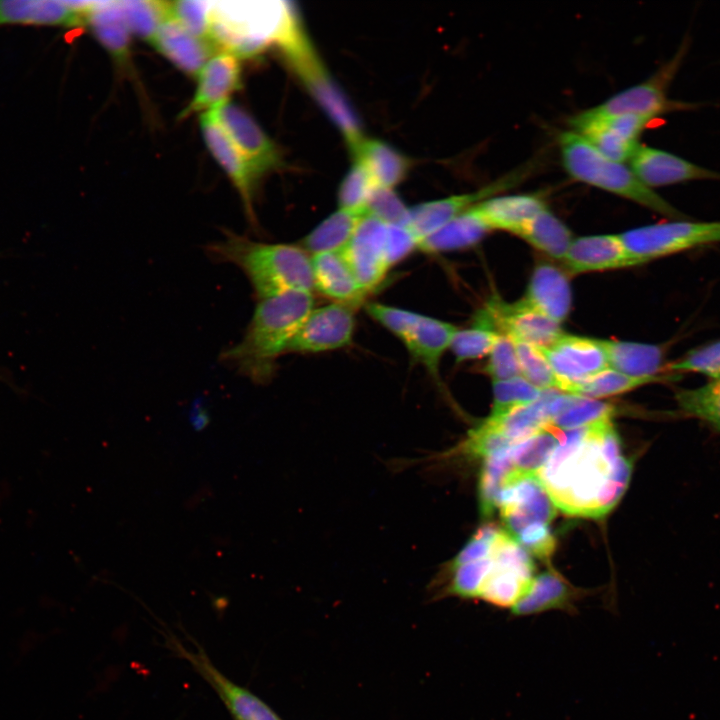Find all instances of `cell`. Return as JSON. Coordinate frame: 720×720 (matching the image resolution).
Here are the masks:
<instances>
[{
  "label": "cell",
  "instance_id": "1",
  "mask_svg": "<svg viewBox=\"0 0 720 720\" xmlns=\"http://www.w3.org/2000/svg\"><path fill=\"white\" fill-rule=\"evenodd\" d=\"M632 464L621 453L611 419L562 430L560 442L537 477L564 513L598 518L625 492Z\"/></svg>",
  "mask_w": 720,
  "mask_h": 720
},
{
  "label": "cell",
  "instance_id": "2",
  "mask_svg": "<svg viewBox=\"0 0 720 720\" xmlns=\"http://www.w3.org/2000/svg\"><path fill=\"white\" fill-rule=\"evenodd\" d=\"M314 308L312 292L291 291L258 300L241 340L221 360L256 384L269 383L277 360Z\"/></svg>",
  "mask_w": 720,
  "mask_h": 720
},
{
  "label": "cell",
  "instance_id": "3",
  "mask_svg": "<svg viewBox=\"0 0 720 720\" xmlns=\"http://www.w3.org/2000/svg\"><path fill=\"white\" fill-rule=\"evenodd\" d=\"M211 42L218 51L239 59L254 56L270 44L286 57L310 44L295 9L285 1L212 2Z\"/></svg>",
  "mask_w": 720,
  "mask_h": 720
},
{
  "label": "cell",
  "instance_id": "4",
  "mask_svg": "<svg viewBox=\"0 0 720 720\" xmlns=\"http://www.w3.org/2000/svg\"><path fill=\"white\" fill-rule=\"evenodd\" d=\"M207 252L215 262L238 267L258 300L314 290L311 255L300 245L258 242L226 232L221 240L208 245Z\"/></svg>",
  "mask_w": 720,
  "mask_h": 720
},
{
  "label": "cell",
  "instance_id": "5",
  "mask_svg": "<svg viewBox=\"0 0 720 720\" xmlns=\"http://www.w3.org/2000/svg\"><path fill=\"white\" fill-rule=\"evenodd\" d=\"M558 144L563 167L575 180L626 198L671 220L689 218L646 186L629 166L607 158L574 131L562 132Z\"/></svg>",
  "mask_w": 720,
  "mask_h": 720
},
{
  "label": "cell",
  "instance_id": "6",
  "mask_svg": "<svg viewBox=\"0 0 720 720\" xmlns=\"http://www.w3.org/2000/svg\"><path fill=\"white\" fill-rule=\"evenodd\" d=\"M365 310L402 342L411 358L421 364L442 388L440 362L459 328L443 320L381 303H367Z\"/></svg>",
  "mask_w": 720,
  "mask_h": 720
},
{
  "label": "cell",
  "instance_id": "7",
  "mask_svg": "<svg viewBox=\"0 0 720 720\" xmlns=\"http://www.w3.org/2000/svg\"><path fill=\"white\" fill-rule=\"evenodd\" d=\"M634 265L720 243V220L678 219L637 227L619 234Z\"/></svg>",
  "mask_w": 720,
  "mask_h": 720
},
{
  "label": "cell",
  "instance_id": "8",
  "mask_svg": "<svg viewBox=\"0 0 720 720\" xmlns=\"http://www.w3.org/2000/svg\"><path fill=\"white\" fill-rule=\"evenodd\" d=\"M688 49L689 39L685 38L675 54L647 80L616 93L593 109L605 115L633 114L652 119L666 113L698 109L700 103L675 100L668 96L669 87Z\"/></svg>",
  "mask_w": 720,
  "mask_h": 720
},
{
  "label": "cell",
  "instance_id": "9",
  "mask_svg": "<svg viewBox=\"0 0 720 720\" xmlns=\"http://www.w3.org/2000/svg\"><path fill=\"white\" fill-rule=\"evenodd\" d=\"M473 325L538 348L550 346L564 334L559 323L530 307L522 299L506 303L495 296L476 314Z\"/></svg>",
  "mask_w": 720,
  "mask_h": 720
},
{
  "label": "cell",
  "instance_id": "10",
  "mask_svg": "<svg viewBox=\"0 0 720 720\" xmlns=\"http://www.w3.org/2000/svg\"><path fill=\"white\" fill-rule=\"evenodd\" d=\"M653 120L633 114L605 115L591 108L571 117L569 124L601 154L623 163L629 161L640 144L638 138Z\"/></svg>",
  "mask_w": 720,
  "mask_h": 720
},
{
  "label": "cell",
  "instance_id": "11",
  "mask_svg": "<svg viewBox=\"0 0 720 720\" xmlns=\"http://www.w3.org/2000/svg\"><path fill=\"white\" fill-rule=\"evenodd\" d=\"M360 302H332L313 308L290 341L287 352L320 353L351 344Z\"/></svg>",
  "mask_w": 720,
  "mask_h": 720
},
{
  "label": "cell",
  "instance_id": "12",
  "mask_svg": "<svg viewBox=\"0 0 720 720\" xmlns=\"http://www.w3.org/2000/svg\"><path fill=\"white\" fill-rule=\"evenodd\" d=\"M390 224L368 214L342 249L361 285L370 292L392 268L389 255Z\"/></svg>",
  "mask_w": 720,
  "mask_h": 720
},
{
  "label": "cell",
  "instance_id": "13",
  "mask_svg": "<svg viewBox=\"0 0 720 720\" xmlns=\"http://www.w3.org/2000/svg\"><path fill=\"white\" fill-rule=\"evenodd\" d=\"M523 175L521 171L513 172L478 191L418 204L408 209L407 218L402 226L413 235L420 246L425 239L455 217L477 203L510 188Z\"/></svg>",
  "mask_w": 720,
  "mask_h": 720
},
{
  "label": "cell",
  "instance_id": "14",
  "mask_svg": "<svg viewBox=\"0 0 720 720\" xmlns=\"http://www.w3.org/2000/svg\"><path fill=\"white\" fill-rule=\"evenodd\" d=\"M539 349L556 374L563 393L608 368L599 339L564 333L550 346Z\"/></svg>",
  "mask_w": 720,
  "mask_h": 720
},
{
  "label": "cell",
  "instance_id": "15",
  "mask_svg": "<svg viewBox=\"0 0 720 720\" xmlns=\"http://www.w3.org/2000/svg\"><path fill=\"white\" fill-rule=\"evenodd\" d=\"M212 111L258 178L280 166L277 146L244 109L229 100Z\"/></svg>",
  "mask_w": 720,
  "mask_h": 720
},
{
  "label": "cell",
  "instance_id": "16",
  "mask_svg": "<svg viewBox=\"0 0 720 720\" xmlns=\"http://www.w3.org/2000/svg\"><path fill=\"white\" fill-rule=\"evenodd\" d=\"M172 648L213 688L234 720H282L258 696L220 672L201 648L189 651L177 641L173 642Z\"/></svg>",
  "mask_w": 720,
  "mask_h": 720
},
{
  "label": "cell",
  "instance_id": "17",
  "mask_svg": "<svg viewBox=\"0 0 720 720\" xmlns=\"http://www.w3.org/2000/svg\"><path fill=\"white\" fill-rule=\"evenodd\" d=\"M629 167L648 187L684 184L693 181H720V172L701 167L674 153L639 144Z\"/></svg>",
  "mask_w": 720,
  "mask_h": 720
},
{
  "label": "cell",
  "instance_id": "18",
  "mask_svg": "<svg viewBox=\"0 0 720 720\" xmlns=\"http://www.w3.org/2000/svg\"><path fill=\"white\" fill-rule=\"evenodd\" d=\"M205 145L237 189L250 220H254L253 201L258 177L218 122L212 110L200 117Z\"/></svg>",
  "mask_w": 720,
  "mask_h": 720
},
{
  "label": "cell",
  "instance_id": "19",
  "mask_svg": "<svg viewBox=\"0 0 720 720\" xmlns=\"http://www.w3.org/2000/svg\"><path fill=\"white\" fill-rule=\"evenodd\" d=\"M197 78L194 96L180 113L179 119L207 112L229 101V97L240 88L239 58L230 52L219 51L207 61Z\"/></svg>",
  "mask_w": 720,
  "mask_h": 720
},
{
  "label": "cell",
  "instance_id": "20",
  "mask_svg": "<svg viewBox=\"0 0 720 720\" xmlns=\"http://www.w3.org/2000/svg\"><path fill=\"white\" fill-rule=\"evenodd\" d=\"M155 49L179 70L197 77L207 61L217 52L212 44L190 33L168 11L160 22L151 42Z\"/></svg>",
  "mask_w": 720,
  "mask_h": 720
},
{
  "label": "cell",
  "instance_id": "21",
  "mask_svg": "<svg viewBox=\"0 0 720 720\" xmlns=\"http://www.w3.org/2000/svg\"><path fill=\"white\" fill-rule=\"evenodd\" d=\"M86 2L0 0V27L29 25L73 28L85 24Z\"/></svg>",
  "mask_w": 720,
  "mask_h": 720
},
{
  "label": "cell",
  "instance_id": "22",
  "mask_svg": "<svg viewBox=\"0 0 720 720\" xmlns=\"http://www.w3.org/2000/svg\"><path fill=\"white\" fill-rule=\"evenodd\" d=\"M314 290L333 302H360L368 292L359 282L343 250L311 255Z\"/></svg>",
  "mask_w": 720,
  "mask_h": 720
},
{
  "label": "cell",
  "instance_id": "23",
  "mask_svg": "<svg viewBox=\"0 0 720 720\" xmlns=\"http://www.w3.org/2000/svg\"><path fill=\"white\" fill-rule=\"evenodd\" d=\"M572 273L635 266L618 235H590L573 239L562 260Z\"/></svg>",
  "mask_w": 720,
  "mask_h": 720
},
{
  "label": "cell",
  "instance_id": "24",
  "mask_svg": "<svg viewBox=\"0 0 720 720\" xmlns=\"http://www.w3.org/2000/svg\"><path fill=\"white\" fill-rule=\"evenodd\" d=\"M571 298V288L566 273L544 262L535 266L522 300L560 324L569 314Z\"/></svg>",
  "mask_w": 720,
  "mask_h": 720
},
{
  "label": "cell",
  "instance_id": "25",
  "mask_svg": "<svg viewBox=\"0 0 720 720\" xmlns=\"http://www.w3.org/2000/svg\"><path fill=\"white\" fill-rule=\"evenodd\" d=\"M608 368L633 377H657L668 374L666 347L659 344L600 340Z\"/></svg>",
  "mask_w": 720,
  "mask_h": 720
},
{
  "label": "cell",
  "instance_id": "26",
  "mask_svg": "<svg viewBox=\"0 0 720 720\" xmlns=\"http://www.w3.org/2000/svg\"><path fill=\"white\" fill-rule=\"evenodd\" d=\"M85 25L121 67L130 57V31L119 1L86 2Z\"/></svg>",
  "mask_w": 720,
  "mask_h": 720
},
{
  "label": "cell",
  "instance_id": "27",
  "mask_svg": "<svg viewBox=\"0 0 720 720\" xmlns=\"http://www.w3.org/2000/svg\"><path fill=\"white\" fill-rule=\"evenodd\" d=\"M489 227L518 235L546 207L534 194L489 197L475 205Z\"/></svg>",
  "mask_w": 720,
  "mask_h": 720
},
{
  "label": "cell",
  "instance_id": "28",
  "mask_svg": "<svg viewBox=\"0 0 720 720\" xmlns=\"http://www.w3.org/2000/svg\"><path fill=\"white\" fill-rule=\"evenodd\" d=\"M301 79L342 131L348 145L351 147L359 142L364 137L359 120L342 92L330 80L323 66L302 76Z\"/></svg>",
  "mask_w": 720,
  "mask_h": 720
},
{
  "label": "cell",
  "instance_id": "29",
  "mask_svg": "<svg viewBox=\"0 0 720 720\" xmlns=\"http://www.w3.org/2000/svg\"><path fill=\"white\" fill-rule=\"evenodd\" d=\"M579 593L554 572L535 577L528 593L510 610L513 616H530L550 610H575L574 602Z\"/></svg>",
  "mask_w": 720,
  "mask_h": 720
},
{
  "label": "cell",
  "instance_id": "30",
  "mask_svg": "<svg viewBox=\"0 0 720 720\" xmlns=\"http://www.w3.org/2000/svg\"><path fill=\"white\" fill-rule=\"evenodd\" d=\"M490 231L492 229L474 205L425 239L418 249L425 253H440L469 248Z\"/></svg>",
  "mask_w": 720,
  "mask_h": 720
},
{
  "label": "cell",
  "instance_id": "31",
  "mask_svg": "<svg viewBox=\"0 0 720 720\" xmlns=\"http://www.w3.org/2000/svg\"><path fill=\"white\" fill-rule=\"evenodd\" d=\"M370 214L367 207L339 208L317 225L301 241L310 255L343 249L351 240L361 221Z\"/></svg>",
  "mask_w": 720,
  "mask_h": 720
},
{
  "label": "cell",
  "instance_id": "32",
  "mask_svg": "<svg viewBox=\"0 0 720 720\" xmlns=\"http://www.w3.org/2000/svg\"><path fill=\"white\" fill-rule=\"evenodd\" d=\"M350 149L354 158L364 163L376 187L392 189L406 176L407 159L384 142L363 137Z\"/></svg>",
  "mask_w": 720,
  "mask_h": 720
},
{
  "label": "cell",
  "instance_id": "33",
  "mask_svg": "<svg viewBox=\"0 0 720 720\" xmlns=\"http://www.w3.org/2000/svg\"><path fill=\"white\" fill-rule=\"evenodd\" d=\"M546 255L563 260L573 241L569 228L545 208L537 214L518 234Z\"/></svg>",
  "mask_w": 720,
  "mask_h": 720
},
{
  "label": "cell",
  "instance_id": "34",
  "mask_svg": "<svg viewBox=\"0 0 720 720\" xmlns=\"http://www.w3.org/2000/svg\"><path fill=\"white\" fill-rule=\"evenodd\" d=\"M556 391L544 390L534 403L513 410L501 418L487 419L494 423L512 443L517 444L550 424L548 404Z\"/></svg>",
  "mask_w": 720,
  "mask_h": 720
},
{
  "label": "cell",
  "instance_id": "35",
  "mask_svg": "<svg viewBox=\"0 0 720 720\" xmlns=\"http://www.w3.org/2000/svg\"><path fill=\"white\" fill-rule=\"evenodd\" d=\"M679 375L668 373L657 377H633L607 368L592 378L573 386L567 393L592 399L626 393L646 384L674 381Z\"/></svg>",
  "mask_w": 720,
  "mask_h": 720
},
{
  "label": "cell",
  "instance_id": "36",
  "mask_svg": "<svg viewBox=\"0 0 720 720\" xmlns=\"http://www.w3.org/2000/svg\"><path fill=\"white\" fill-rule=\"evenodd\" d=\"M534 578L512 568L494 565L479 599L500 608L511 609L528 593Z\"/></svg>",
  "mask_w": 720,
  "mask_h": 720
},
{
  "label": "cell",
  "instance_id": "37",
  "mask_svg": "<svg viewBox=\"0 0 720 720\" xmlns=\"http://www.w3.org/2000/svg\"><path fill=\"white\" fill-rule=\"evenodd\" d=\"M562 430L547 425L533 436L511 448V459L515 468L525 474L537 475L548 462L558 446Z\"/></svg>",
  "mask_w": 720,
  "mask_h": 720
},
{
  "label": "cell",
  "instance_id": "38",
  "mask_svg": "<svg viewBox=\"0 0 720 720\" xmlns=\"http://www.w3.org/2000/svg\"><path fill=\"white\" fill-rule=\"evenodd\" d=\"M675 400L680 411L720 433V377L696 388H679Z\"/></svg>",
  "mask_w": 720,
  "mask_h": 720
},
{
  "label": "cell",
  "instance_id": "39",
  "mask_svg": "<svg viewBox=\"0 0 720 720\" xmlns=\"http://www.w3.org/2000/svg\"><path fill=\"white\" fill-rule=\"evenodd\" d=\"M511 448L496 453L484 461L479 485L480 510L484 516H490L498 507L499 494L504 482L508 474L515 469L511 459Z\"/></svg>",
  "mask_w": 720,
  "mask_h": 720
},
{
  "label": "cell",
  "instance_id": "40",
  "mask_svg": "<svg viewBox=\"0 0 720 720\" xmlns=\"http://www.w3.org/2000/svg\"><path fill=\"white\" fill-rule=\"evenodd\" d=\"M614 411L609 403L569 394L565 407L551 420L550 425L561 430L576 429L611 419Z\"/></svg>",
  "mask_w": 720,
  "mask_h": 720
},
{
  "label": "cell",
  "instance_id": "41",
  "mask_svg": "<svg viewBox=\"0 0 720 720\" xmlns=\"http://www.w3.org/2000/svg\"><path fill=\"white\" fill-rule=\"evenodd\" d=\"M542 390L530 384L521 375L493 381V409L490 418H501L513 410L527 406L537 401Z\"/></svg>",
  "mask_w": 720,
  "mask_h": 720
},
{
  "label": "cell",
  "instance_id": "42",
  "mask_svg": "<svg viewBox=\"0 0 720 720\" xmlns=\"http://www.w3.org/2000/svg\"><path fill=\"white\" fill-rule=\"evenodd\" d=\"M119 5L130 33L151 43L166 14L167 1L129 0Z\"/></svg>",
  "mask_w": 720,
  "mask_h": 720
},
{
  "label": "cell",
  "instance_id": "43",
  "mask_svg": "<svg viewBox=\"0 0 720 720\" xmlns=\"http://www.w3.org/2000/svg\"><path fill=\"white\" fill-rule=\"evenodd\" d=\"M513 342L520 375L542 391L551 389L560 391V382L542 351L528 343Z\"/></svg>",
  "mask_w": 720,
  "mask_h": 720
},
{
  "label": "cell",
  "instance_id": "44",
  "mask_svg": "<svg viewBox=\"0 0 720 720\" xmlns=\"http://www.w3.org/2000/svg\"><path fill=\"white\" fill-rule=\"evenodd\" d=\"M669 373H697L715 379L720 377V339L686 352L678 360L668 363Z\"/></svg>",
  "mask_w": 720,
  "mask_h": 720
},
{
  "label": "cell",
  "instance_id": "45",
  "mask_svg": "<svg viewBox=\"0 0 720 720\" xmlns=\"http://www.w3.org/2000/svg\"><path fill=\"white\" fill-rule=\"evenodd\" d=\"M514 445L494 423L486 419L469 431L459 450L465 456L486 459L496 453L508 450Z\"/></svg>",
  "mask_w": 720,
  "mask_h": 720
},
{
  "label": "cell",
  "instance_id": "46",
  "mask_svg": "<svg viewBox=\"0 0 720 720\" xmlns=\"http://www.w3.org/2000/svg\"><path fill=\"white\" fill-rule=\"evenodd\" d=\"M168 11L190 33L212 44V2L196 0L168 2Z\"/></svg>",
  "mask_w": 720,
  "mask_h": 720
},
{
  "label": "cell",
  "instance_id": "47",
  "mask_svg": "<svg viewBox=\"0 0 720 720\" xmlns=\"http://www.w3.org/2000/svg\"><path fill=\"white\" fill-rule=\"evenodd\" d=\"M376 187L375 182L362 161L355 158L344 177L338 192L340 208L359 209L367 207L368 199Z\"/></svg>",
  "mask_w": 720,
  "mask_h": 720
},
{
  "label": "cell",
  "instance_id": "48",
  "mask_svg": "<svg viewBox=\"0 0 720 720\" xmlns=\"http://www.w3.org/2000/svg\"><path fill=\"white\" fill-rule=\"evenodd\" d=\"M500 334L479 326L458 329L450 349L457 362L481 358L489 354Z\"/></svg>",
  "mask_w": 720,
  "mask_h": 720
},
{
  "label": "cell",
  "instance_id": "49",
  "mask_svg": "<svg viewBox=\"0 0 720 720\" xmlns=\"http://www.w3.org/2000/svg\"><path fill=\"white\" fill-rule=\"evenodd\" d=\"M489 354L483 371L493 381L506 380L520 375L515 345L509 337L499 335Z\"/></svg>",
  "mask_w": 720,
  "mask_h": 720
},
{
  "label": "cell",
  "instance_id": "50",
  "mask_svg": "<svg viewBox=\"0 0 720 720\" xmlns=\"http://www.w3.org/2000/svg\"><path fill=\"white\" fill-rule=\"evenodd\" d=\"M367 208L371 215L393 225H402L408 214V208L391 188L375 187Z\"/></svg>",
  "mask_w": 720,
  "mask_h": 720
},
{
  "label": "cell",
  "instance_id": "51",
  "mask_svg": "<svg viewBox=\"0 0 720 720\" xmlns=\"http://www.w3.org/2000/svg\"><path fill=\"white\" fill-rule=\"evenodd\" d=\"M499 532L500 529L493 524H486L481 527L448 565L458 566L489 558L493 543Z\"/></svg>",
  "mask_w": 720,
  "mask_h": 720
},
{
  "label": "cell",
  "instance_id": "52",
  "mask_svg": "<svg viewBox=\"0 0 720 720\" xmlns=\"http://www.w3.org/2000/svg\"><path fill=\"white\" fill-rule=\"evenodd\" d=\"M515 540L528 553L542 560H549L555 548V539L546 524L535 523L527 526Z\"/></svg>",
  "mask_w": 720,
  "mask_h": 720
}]
</instances>
